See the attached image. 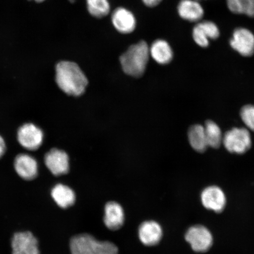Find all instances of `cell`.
I'll return each mask as SVG.
<instances>
[{
    "instance_id": "obj_7",
    "label": "cell",
    "mask_w": 254,
    "mask_h": 254,
    "mask_svg": "<svg viewBox=\"0 0 254 254\" xmlns=\"http://www.w3.org/2000/svg\"><path fill=\"white\" fill-rule=\"evenodd\" d=\"M17 139L22 147L28 150L35 151L42 145L44 134L39 127L27 123L18 129Z\"/></svg>"
},
{
    "instance_id": "obj_13",
    "label": "cell",
    "mask_w": 254,
    "mask_h": 254,
    "mask_svg": "<svg viewBox=\"0 0 254 254\" xmlns=\"http://www.w3.org/2000/svg\"><path fill=\"white\" fill-rule=\"evenodd\" d=\"M138 237L144 245L156 246L163 237V229L156 221H145L138 228Z\"/></svg>"
},
{
    "instance_id": "obj_2",
    "label": "cell",
    "mask_w": 254,
    "mask_h": 254,
    "mask_svg": "<svg viewBox=\"0 0 254 254\" xmlns=\"http://www.w3.org/2000/svg\"><path fill=\"white\" fill-rule=\"evenodd\" d=\"M150 47L144 41L133 44L121 56L120 62L124 72L134 77L144 74L150 58Z\"/></svg>"
},
{
    "instance_id": "obj_1",
    "label": "cell",
    "mask_w": 254,
    "mask_h": 254,
    "mask_svg": "<svg viewBox=\"0 0 254 254\" xmlns=\"http://www.w3.org/2000/svg\"><path fill=\"white\" fill-rule=\"evenodd\" d=\"M57 85L66 94L77 97L83 94L88 85V79L77 64L68 61L56 65Z\"/></svg>"
},
{
    "instance_id": "obj_16",
    "label": "cell",
    "mask_w": 254,
    "mask_h": 254,
    "mask_svg": "<svg viewBox=\"0 0 254 254\" xmlns=\"http://www.w3.org/2000/svg\"><path fill=\"white\" fill-rule=\"evenodd\" d=\"M177 10L181 17L190 22L199 21L204 14V8L196 0H182Z\"/></svg>"
},
{
    "instance_id": "obj_28",
    "label": "cell",
    "mask_w": 254,
    "mask_h": 254,
    "mask_svg": "<svg viewBox=\"0 0 254 254\" xmlns=\"http://www.w3.org/2000/svg\"><path fill=\"white\" fill-rule=\"evenodd\" d=\"M196 1H199V0H196Z\"/></svg>"
},
{
    "instance_id": "obj_10",
    "label": "cell",
    "mask_w": 254,
    "mask_h": 254,
    "mask_svg": "<svg viewBox=\"0 0 254 254\" xmlns=\"http://www.w3.org/2000/svg\"><path fill=\"white\" fill-rule=\"evenodd\" d=\"M220 32L217 24L211 21L199 22L192 30V37L195 43L203 48L207 47L209 40L217 39Z\"/></svg>"
},
{
    "instance_id": "obj_11",
    "label": "cell",
    "mask_w": 254,
    "mask_h": 254,
    "mask_svg": "<svg viewBox=\"0 0 254 254\" xmlns=\"http://www.w3.org/2000/svg\"><path fill=\"white\" fill-rule=\"evenodd\" d=\"M48 169L56 176L66 174L69 171V158L65 151L53 148L48 152L44 158Z\"/></svg>"
},
{
    "instance_id": "obj_18",
    "label": "cell",
    "mask_w": 254,
    "mask_h": 254,
    "mask_svg": "<svg viewBox=\"0 0 254 254\" xmlns=\"http://www.w3.org/2000/svg\"><path fill=\"white\" fill-rule=\"evenodd\" d=\"M52 196L56 204L62 208L74 204L76 196L74 190L62 184H57L52 190Z\"/></svg>"
},
{
    "instance_id": "obj_24",
    "label": "cell",
    "mask_w": 254,
    "mask_h": 254,
    "mask_svg": "<svg viewBox=\"0 0 254 254\" xmlns=\"http://www.w3.org/2000/svg\"><path fill=\"white\" fill-rule=\"evenodd\" d=\"M144 4L149 7H154L158 5L162 0H142Z\"/></svg>"
},
{
    "instance_id": "obj_17",
    "label": "cell",
    "mask_w": 254,
    "mask_h": 254,
    "mask_svg": "<svg viewBox=\"0 0 254 254\" xmlns=\"http://www.w3.org/2000/svg\"><path fill=\"white\" fill-rule=\"evenodd\" d=\"M150 56L160 64H167L173 59L172 48L167 41L164 40L155 41L150 47Z\"/></svg>"
},
{
    "instance_id": "obj_25",
    "label": "cell",
    "mask_w": 254,
    "mask_h": 254,
    "mask_svg": "<svg viewBox=\"0 0 254 254\" xmlns=\"http://www.w3.org/2000/svg\"><path fill=\"white\" fill-rule=\"evenodd\" d=\"M6 150L5 143L4 139L0 135V158L4 155Z\"/></svg>"
},
{
    "instance_id": "obj_9",
    "label": "cell",
    "mask_w": 254,
    "mask_h": 254,
    "mask_svg": "<svg viewBox=\"0 0 254 254\" xmlns=\"http://www.w3.org/2000/svg\"><path fill=\"white\" fill-rule=\"evenodd\" d=\"M12 254H40L39 242L29 231L15 233L11 240Z\"/></svg>"
},
{
    "instance_id": "obj_8",
    "label": "cell",
    "mask_w": 254,
    "mask_h": 254,
    "mask_svg": "<svg viewBox=\"0 0 254 254\" xmlns=\"http://www.w3.org/2000/svg\"><path fill=\"white\" fill-rule=\"evenodd\" d=\"M230 46L240 55L251 57L254 54V34L246 28H237L233 32Z\"/></svg>"
},
{
    "instance_id": "obj_20",
    "label": "cell",
    "mask_w": 254,
    "mask_h": 254,
    "mask_svg": "<svg viewBox=\"0 0 254 254\" xmlns=\"http://www.w3.org/2000/svg\"><path fill=\"white\" fill-rule=\"evenodd\" d=\"M204 129L208 147L217 149L222 144V135L220 127L212 120L205 123Z\"/></svg>"
},
{
    "instance_id": "obj_21",
    "label": "cell",
    "mask_w": 254,
    "mask_h": 254,
    "mask_svg": "<svg viewBox=\"0 0 254 254\" xmlns=\"http://www.w3.org/2000/svg\"><path fill=\"white\" fill-rule=\"evenodd\" d=\"M227 4L234 14L254 17V0H227Z\"/></svg>"
},
{
    "instance_id": "obj_12",
    "label": "cell",
    "mask_w": 254,
    "mask_h": 254,
    "mask_svg": "<svg viewBox=\"0 0 254 254\" xmlns=\"http://www.w3.org/2000/svg\"><path fill=\"white\" fill-rule=\"evenodd\" d=\"M114 28L122 34H129L135 29L136 21L132 12L124 7L117 8L111 15Z\"/></svg>"
},
{
    "instance_id": "obj_22",
    "label": "cell",
    "mask_w": 254,
    "mask_h": 254,
    "mask_svg": "<svg viewBox=\"0 0 254 254\" xmlns=\"http://www.w3.org/2000/svg\"><path fill=\"white\" fill-rule=\"evenodd\" d=\"M86 2L88 11L93 17L101 18L109 14V0H86Z\"/></svg>"
},
{
    "instance_id": "obj_4",
    "label": "cell",
    "mask_w": 254,
    "mask_h": 254,
    "mask_svg": "<svg viewBox=\"0 0 254 254\" xmlns=\"http://www.w3.org/2000/svg\"><path fill=\"white\" fill-rule=\"evenodd\" d=\"M185 240L193 252L199 254L208 253L214 243L212 231L203 224H195L189 227L185 234Z\"/></svg>"
},
{
    "instance_id": "obj_15",
    "label": "cell",
    "mask_w": 254,
    "mask_h": 254,
    "mask_svg": "<svg viewBox=\"0 0 254 254\" xmlns=\"http://www.w3.org/2000/svg\"><path fill=\"white\" fill-rule=\"evenodd\" d=\"M125 220V211L119 203L111 201L105 206L104 222L111 230L120 229Z\"/></svg>"
},
{
    "instance_id": "obj_27",
    "label": "cell",
    "mask_w": 254,
    "mask_h": 254,
    "mask_svg": "<svg viewBox=\"0 0 254 254\" xmlns=\"http://www.w3.org/2000/svg\"><path fill=\"white\" fill-rule=\"evenodd\" d=\"M69 1H70L71 2H73L75 1V0H69Z\"/></svg>"
},
{
    "instance_id": "obj_19",
    "label": "cell",
    "mask_w": 254,
    "mask_h": 254,
    "mask_svg": "<svg viewBox=\"0 0 254 254\" xmlns=\"http://www.w3.org/2000/svg\"><path fill=\"white\" fill-rule=\"evenodd\" d=\"M188 136L190 144L195 151L203 153L208 147L204 126L195 125L190 127Z\"/></svg>"
},
{
    "instance_id": "obj_26",
    "label": "cell",
    "mask_w": 254,
    "mask_h": 254,
    "mask_svg": "<svg viewBox=\"0 0 254 254\" xmlns=\"http://www.w3.org/2000/svg\"><path fill=\"white\" fill-rule=\"evenodd\" d=\"M35 1L38 2H43L44 1V0H35Z\"/></svg>"
},
{
    "instance_id": "obj_5",
    "label": "cell",
    "mask_w": 254,
    "mask_h": 254,
    "mask_svg": "<svg viewBox=\"0 0 254 254\" xmlns=\"http://www.w3.org/2000/svg\"><path fill=\"white\" fill-rule=\"evenodd\" d=\"M222 144L230 153L244 154L252 147V136L249 129L236 127L225 133Z\"/></svg>"
},
{
    "instance_id": "obj_3",
    "label": "cell",
    "mask_w": 254,
    "mask_h": 254,
    "mask_svg": "<svg viewBox=\"0 0 254 254\" xmlns=\"http://www.w3.org/2000/svg\"><path fill=\"white\" fill-rule=\"evenodd\" d=\"M71 254H118V248L110 241H98L90 234H82L70 241Z\"/></svg>"
},
{
    "instance_id": "obj_14",
    "label": "cell",
    "mask_w": 254,
    "mask_h": 254,
    "mask_svg": "<svg viewBox=\"0 0 254 254\" xmlns=\"http://www.w3.org/2000/svg\"><path fill=\"white\" fill-rule=\"evenodd\" d=\"M16 173L21 179L32 180L38 175V164L36 159L26 154L17 155L14 160Z\"/></svg>"
},
{
    "instance_id": "obj_6",
    "label": "cell",
    "mask_w": 254,
    "mask_h": 254,
    "mask_svg": "<svg viewBox=\"0 0 254 254\" xmlns=\"http://www.w3.org/2000/svg\"><path fill=\"white\" fill-rule=\"evenodd\" d=\"M200 201L206 210L215 214L224 212L227 205L226 193L220 187L211 185L206 187L200 193Z\"/></svg>"
},
{
    "instance_id": "obj_23",
    "label": "cell",
    "mask_w": 254,
    "mask_h": 254,
    "mask_svg": "<svg viewBox=\"0 0 254 254\" xmlns=\"http://www.w3.org/2000/svg\"><path fill=\"white\" fill-rule=\"evenodd\" d=\"M240 116L248 129L254 132V106L248 104L243 106L240 111Z\"/></svg>"
}]
</instances>
